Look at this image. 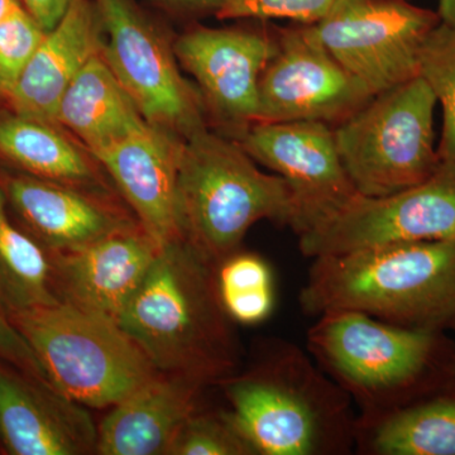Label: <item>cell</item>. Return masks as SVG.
<instances>
[{"mask_svg": "<svg viewBox=\"0 0 455 455\" xmlns=\"http://www.w3.org/2000/svg\"><path fill=\"white\" fill-rule=\"evenodd\" d=\"M206 386L158 372L110 407L98 427L97 454L167 455L188 416L199 409Z\"/></svg>", "mask_w": 455, "mask_h": 455, "instance_id": "17", "label": "cell"}, {"mask_svg": "<svg viewBox=\"0 0 455 455\" xmlns=\"http://www.w3.org/2000/svg\"><path fill=\"white\" fill-rule=\"evenodd\" d=\"M449 329H453V331L455 333V317L453 319V322H451V326H449ZM455 346V343H454ZM453 376L455 377V350H454V361H453Z\"/></svg>", "mask_w": 455, "mask_h": 455, "instance_id": "34", "label": "cell"}, {"mask_svg": "<svg viewBox=\"0 0 455 455\" xmlns=\"http://www.w3.org/2000/svg\"><path fill=\"white\" fill-rule=\"evenodd\" d=\"M438 12L409 0H333L317 35L371 94L419 76V53Z\"/></svg>", "mask_w": 455, "mask_h": 455, "instance_id": "9", "label": "cell"}, {"mask_svg": "<svg viewBox=\"0 0 455 455\" xmlns=\"http://www.w3.org/2000/svg\"><path fill=\"white\" fill-rule=\"evenodd\" d=\"M444 331L405 328L358 313L315 317L307 350L346 391L358 419L386 414L453 377L455 346Z\"/></svg>", "mask_w": 455, "mask_h": 455, "instance_id": "4", "label": "cell"}, {"mask_svg": "<svg viewBox=\"0 0 455 455\" xmlns=\"http://www.w3.org/2000/svg\"><path fill=\"white\" fill-rule=\"evenodd\" d=\"M0 154L51 181L83 188L97 180L85 155L51 123L20 114L0 121Z\"/></svg>", "mask_w": 455, "mask_h": 455, "instance_id": "22", "label": "cell"}, {"mask_svg": "<svg viewBox=\"0 0 455 455\" xmlns=\"http://www.w3.org/2000/svg\"><path fill=\"white\" fill-rule=\"evenodd\" d=\"M372 97L326 49L315 25L293 23L281 27L276 55L260 77L256 123L317 122L334 130Z\"/></svg>", "mask_w": 455, "mask_h": 455, "instance_id": "12", "label": "cell"}, {"mask_svg": "<svg viewBox=\"0 0 455 455\" xmlns=\"http://www.w3.org/2000/svg\"><path fill=\"white\" fill-rule=\"evenodd\" d=\"M355 451L366 455H455V377L386 414L358 419Z\"/></svg>", "mask_w": 455, "mask_h": 455, "instance_id": "21", "label": "cell"}, {"mask_svg": "<svg viewBox=\"0 0 455 455\" xmlns=\"http://www.w3.org/2000/svg\"><path fill=\"white\" fill-rule=\"evenodd\" d=\"M299 304L307 316L358 311L405 328L444 331L455 317V241L314 257Z\"/></svg>", "mask_w": 455, "mask_h": 455, "instance_id": "3", "label": "cell"}, {"mask_svg": "<svg viewBox=\"0 0 455 455\" xmlns=\"http://www.w3.org/2000/svg\"><path fill=\"white\" fill-rule=\"evenodd\" d=\"M433 90L420 76L373 95L335 127L341 164L359 196L381 197L427 181L438 170Z\"/></svg>", "mask_w": 455, "mask_h": 455, "instance_id": "7", "label": "cell"}, {"mask_svg": "<svg viewBox=\"0 0 455 455\" xmlns=\"http://www.w3.org/2000/svg\"><path fill=\"white\" fill-rule=\"evenodd\" d=\"M218 386L257 455L355 451V403L309 352L292 341H263L252 366Z\"/></svg>", "mask_w": 455, "mask_h": 455, "instance_id": "2", "label": "cell"}, {"mask_svg": "<svg viewBox=\"0 0 455 455\" xmlns=\"http://www.w3.org/2000/svg\"><path fill=\"white\" fill-rule=\"evenodd\" d=\"M333 0H228L215 17L220 20H289L315 25Z\"/></svg>", "mask_w": 455, "mask_h": 455, "instance_id": "28", "label": "cell"}, {"mask_svg": "<svg viewBox=\"0 0 455 455\" xmlns=\"http://www.w3.org/2000/svg\"><path fill=\"white\" fill-rule=\"evenodd\" d=\"M8 196L50 252L76 250L132 221L79 188L51 180H12Z\"/></svg>", "mask_w": 455, "mask_h": 455, "instance_id": "19", "label": "cell"}, {"mask_svg": "<svg viewBox=\"0 0 455 455\" xmlns=\"http://www.w3.org/2000/svg\"><path fill=\"white\" fill-rule=\"evenodd\" d=\"M164 245L139 221L65 252H50L60 301L118 322Z\"/></svg>", "mask_w": 455, "mask_h": 455, "instance_id": "14", "label": "cell"}, {"mask_svg": "<svg viewBox=\"0 0 455 455\" xmlns=\"http://www.w3.org/2000/svg\"><path fill=\"white\" fill-rule=\"evenodd\" d=\"M55 123L76 134L92 156L148 124L101 52L84 65L66 89Z\"/></svg>", "mask_w": 455, "mask_h": 455, "instance_id": "20", "label": "cell"}, {"mask_svg": "<svg viewBox=\"0 0 455 455\" xmlns=\"http://www.w3.org/2000/svg\"><path fill=\"white\" fill-rule=\"evenodd\" d=\"M167 455H257L228 411L196 410L179 430Z\"/></svg>", "mask_w": 455, "mask_h": 455, "instance_id": "26", "label": "cell"}, {"mask_svg": "<svg viewBox=\"0 0 455 455\" xmlns=\"http://www.w3.org/2000/svg\"><path fill=\"white\" fill-rule=\"evenodd\" d=\"M33 20L49 32L65 16L71 0H22Z\"/></svg>", "mask_w": 455, "mask_h": 455, "instance_id": "30", "label": "cell"}, {"mask_svg": "<svg viewBox=\"0 0 455 455\" xmlns=\"http://www.w3.org/2000/svg\"><path fill=\"white\" fill-rule=\"evenodd\" d=\"M419 76L442 106L440 161L455 163V27L440 22L427 35L419 53Z\"/></svg>", "mask_w": 455, "mask_h": 455, "instance_id": "25", "label": "cell"}, {"mask_svg": "<svg viewBox=\"0 0 455 455\" xmlns=\"http://www.w3.org/2000/svg\"><path fill=\"white\" fill-rule=\"evenodd\" d=\"M44 36L25 9L0 22V92L11 94Z\"/></svg>", "mask_w": 455, "mask_h": 455, "instance_id": "27", "label": "cell"}, {"mask_svg": "<svg viewBox=\"0 0 455 455\" xmlns=\"http://www.w3.org/2000/svg\"><path fill=\"white\" fill-rule=\"evenodd\" d=\"M13 317L47 382L86 409H110L158 373L112 317L62 301Z\"/></svg>", "mask_w": 455, "mask_h": 455, "instance_id": "6", "label": "cell"}, {"mask_svg": "<svg viewBox=\"0 0 455 455\" xmlns=\"http://www.w3.org/2000/svg\"><path fill=\"white\" fill-rule=\"evenodd\" d=\"M108 33L101 55L148 124L185 140L206 125L202 95L133 0H94Z\"/></svg>", "mask_w": 455, "mask_h": 455, "instance_id": "8", "label": "cell"}, {"mask_svg": "<svg viewBox=\"0 0 455 455\" xmlns=\"http://www.w3.org/2000/svg\"><path fill=\"white\" fill-rule=\"evenodd\" d=\"M163 2L187 13L197 14V16L214 14L215 16L228 0H163Z\"/></svg>", "mask_w": 455, "mask_h": 455, "instance_id": "31", "label": "cell"}, {"mask_svg": "<svg viewBox=\"0 0 455 455\" xmlns=\"http://www.w3.org/2000/svg\"><path fill=\"white\" fill-rule=\"evenodd\" d=\"M118 323L158 372L212 386L241 367L233 320L218 291L217 268L184 239L164 245Z\"/></svg>", "mask_w": 455, "mask_h": 455, "instance_id": "1", "label": "cell"}, {"mask_svg": "<svg viewBox=\"0 0 455 455\" xmlns=\"http://www.w3.org/2000/svg\"><path fill=\"white\" fill-rule=\"evenodd\" d=\"M182 140L147 124L92 156L113 179L140 226L161 245L180 236L178 176Z\"/></svg>", "mask_w": 455, "mask_h": 455, "instance_id": "15", "label": "cell"}, {"mask_svg": "<svg viewBox=\"0 0 455 455\" xmlns=\"http://www.w3.org/2000/svg\"><path fill=\"white\" fill-rule=\"evenodd\" d=\"M438 14L445 25L455 27V0H438Z\"/></svg>", "mask_w": 455, "mask_h": 455, "instance_id": "32", "label": "cell"}, {"mask_svg": "<svg viewBox=\"0 0 455 455\" xmlns=\"http://www.w3.org/2000/svg\"><path fill=\"white\" fill-rule=\"evenodd\" d=\"M0 188V300L16 314L59 302L50 253L13 226Z\"/></svg>", "mask_w": 455, "mask_h": 455, "instance_id": "23", "label": "cell"}, {"mask_svg": "<svg viewBox=\"0 0 455 455\" xmlns=\"http://www.w3.org/2000/svg\"><path fill=\"white\" fill-rule=\"evenodd\" d=\"M20 0H0V22L22 11Z\"/></svg>", "mask_w": 455, "mask_h": 455, "instance_id": "33", "label": "cell"}, {"mask_svg": "<svg viewBox=\"0 0 455 455\" xmlns=\"http://www.w3.org/2000/svg\"><path fill=\"white\" fill-rule=\"evenodd\" d=\"M268 23L196 26L173 46L176 59L199 85L206 118L217 133L235 142L256 123L260 77L277 52L281 27Z\"/></svg>", "mask_w": 455, "mask_h": 455, "instance_id": "11", "label": "cell"}, {"mask_svg": "<svg viewBox=\"0 0 455 455\" xmlns=\"http://www.w3.org/2000/svg\"><path fill=\"white\" fill-rule=\"evenodd\" d=\"M0 438L14 455L94 454L98 427L50 383L38 390L0 368Z\"/></svg>", "mask_w": 455, "mask_h": 455, "instance_id": "16", "label": "cell"}, {"mask_svg": "<svg viewBox=\"0 0 455 455\" xmlns=\"http://www.w3.org/2000/svg\"><path fill=\"white\" fill-rule=\"evenodd\" d=\"M100 28L95 3L71 0L65 16L46 32L8 95L17 114L55 124L66 89L84 65L101 51Z\"/></svg>", "mask_w": 455, "mask_h": 455, "instance_id": "18", "label": "cell"}, {"mask_svg": "<svg viewBox=\"0 0 455 455\" xmlns=\"http://www.w3.org/2000/svg\"><path fill=\"white\" fill-rule=\"evenodd\" d=\"M236 142L254 163L286 181L298 236L333 218L358 194L341 164L333 128L324 123H256Z\"/></svg>", "mask_w": 455, "mask_h": 455, "instance_id": "13", "label": "cell"}, {"mask_svg": "<svg viewBox=\"0 0 455 455\" xmlns=\"http://www.w3.org/2000/svg\"><path fill=\"white\" fill-rule=\"evenodd\" d=\"M299 238L307 259L419 242L455 241V163L391 196H355L338 214Z\"/></svg>", "mask_w": 455, "mask_h": 455, "instance_id": "10", "label": "cell"}, {"mask_svg": "<svg viewBox=\"0 0 455 455\" xmlns=\"http://www.w3.org/2000/svg\"><path fill=\"white\" fill-rule=\"evenodd\" d=\"M221 305L242 325L266 322L276 305L274 272L259 254L238 251L217 267Z\"/></svg>", "mask_w": 455, "mask_h": 455, "instance_id": "24", "label": "cell"}, {"mask_svg": "<svg viewBox=\"0 0 455 455\" xmlns=\"http://www.w3.org/2000/svg\"><path fill=\"white\" fill-rule=\"evenodd\" d=\"M180 236L212 267L242 250L260 220L291 229V191L262 172L235 140L208 125L182 140L178 176Z\"/></svg>", "mask_w": 455, "mask_h": 455, "instance_id": "5", "label": "cell"}, {"mask_svg": "<svg viewBox=\"0 0 455 455\" xmlns=\"http://www.w3.org/2000/svg\"><path fill=\"white\" fill-rule=\"evenodd\" d=\"M0 355L26 367L27 370L47 382L44 368H42L38 358L36 357L28 341L18 331L17 326L11 324L2 313H0Z\"/></svg>", "mask_w": 455, "mask_h": 455, "instance_id": "29", "label": "cell"}]
</instances>
